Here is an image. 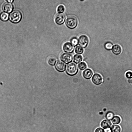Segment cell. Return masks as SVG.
<instances>
[{
  "label": "cell",
  "instance_id": "1",
  "mask_svg": "<svg viewBox=\"0 0 132 132\" xmlns=\"http://www.w3.org/2000/svg\"><path fill=\"white\" fill-rule=\"evenodd\" d=\"M22 18V14L21 12L18 10H15L10 14L9 19L10 21L14 23L20 22Z\"/></svg>",
  "mask_w": 132,
  "mask_h": 132
},
{
  "label": "cell",
  "instance_id": "2",
  "mask_svg": "<svg viewBox=\"0 0 132 132\" xmlns=\"http://www.w3.org/2000/svg\"><path fill=\"white\" fill-rule=\"evenodd\" d=\"M65 69L66 73L71 76L76 75L78 71V69L77 64L73 62L68 64L66 66Z\"/></svg>",
  "mask_w": 132,
  "mask_h": 132
},
{
  "label": "cell",
  "instance_id": "3",
  "mask_svg": "<svg viewBox=\"0 0 132 132\" xmlns=\"http://www.w3.org/2000/svg\"><path fill=\"white\" fill-rule=\"evenodd\" d=\"M65 24L67 27L70 29H73L77 26L78 20L75 16H70L67 18L65 21Z\"/></svg>",
  "mask_w": 132,
  "mask_h": 132
},
{
  "label": "cell",
  "instance_id": "4",
  "mask_svg": "<svg viewBox=\"0 0 132 132\" xmlns=\"http://www.w3.org/2000/svg\"><path fill=\"white\" fill-rule=\"evenodd\" d=\"M89 42V38L87 36L82 34L80 35L78 39V44L80 46L85 48L88 45Z\"/></svg>",
  "mask_w": 132,
  "mask_h": 132
},
{
  "label": "cell",
  "instance_id": "5",
  "mask_svg": "<svg viewBox=\"0 0 132 132\" xmlns=\"http://www.w3.org/2000/svg\"><path fill=\"white\" fill-rule=\"evenodd\" d=\"M60 59L64 63L68 64L72 61L73 56L70 53H63L61 55Z\"/></svg>",
  "mask_w": 132,
  "mask_h": 132
},
{
  "label": "cell",
  "instance_id": "6",
  "mask_svg": "<svg viewBox=\"0 0 132 132\" xmlns=\"http://www.w3.org/2000/svg\"><path fill=\"white\" fill-rule=\"evenodd\" d=\"M65 16L63 13H58L56 15L55 18V21L57 24L61 25L65 22Z\"/></svg>",
  "mask_w": 132,
  "mask_h": 132
},
{
  "label": "cell",
  "instance_id": "7",
  "mask_svg": "<svg viewBox=\"0 0 132 132\" xmlns=\"http://www.w3.org/2000/svg\"><path fill=\"white\" fill-rule=\"evenodd\" d=\"M63 49L64 52L67 53H71L74 50V47L69 42L65 43L63 45Z\"/></svg>",
  "mask_w": 132,
  "mask_h": 132
},
{
  "label": "cell",
  "instance_id": "8",
  "mask_svg": "<svg viewBox=\"0 0 132 132\" xmlns=\"http://www.w3.org/2000/svg\"><path fill=\"white\" fill-rule=\"evenodd\" d=\"M92 80L94 84L96 85H99L102 82L103 78L100 74L96 73L94 74L92 76Z\"/></svg>",
  "mask_w": 132,
  "mask_h": 132
},
{
  "label": "cell",
  "instance_id": "9",
  "mask_svg": "<svg viewBox=\"0 0 132 132\" xmlns=\"http://www.w3.org/2000/svg\"><path fill=\"white\" fill-rule=\"evenodd\" d=\"M55 67L57 71L60 72H62L65 70L66 65L61 61L59 60L56 62Z\"/></svg>",
  "mask_w": 132,
  "mask_h": 132
},
{
  "label": "cell",
  "instance_id": "10",
  "mask_svg": "<svg viewBox=\"0 0 132 132\" xmlns=\"http://www.w3.org/2000/svg\"><path fill=\"white\" fill-rule=\"evenodd\" d=\"M13 9V4L7 2L3 4L2 6V9L5 12L10 13L12 11Z\"/></svg>",
  "mask_w": 132,
  "mask_h": 132
},
{
  "label": "cell",
  "instance_id": "11",
  "mask_svg": "<svg viewBox=\"0 0 132 132\" xmlns=\"http://www.w3.org/2000/svg\"><path fill=\"white\" fill-rule=\"evenodd\" d=\"M82 74L83 77L85 78L89 79L92 77L93 74V72L91 69L87 68L83 71Z\"/></svg>",
  "mask_w": 132,
  "mask_h": 132
},
{
  "label": "cell",
  "instance_id": "12",
  "mask_svg": "<svg viewBox=\"0 0 132 132\" xmlns=\"http://www.w3.org/2000/svg\"><path fill=\"white\" fill-rule=\"evenodd\" d=\"M112 51L114 54L118 55L121 53L122 49L120 45L118 44H115L113 46Z\"/></svg>",
  "mask_w": 132,
  "mask_h": 132
},
{
  "label": "cell",
  "instance_id": "13",
  "mask_svg": "<svg viewBox=\"0 0 132 132\" xmlns=\"http://www.w3.org/2000/svg\"><path fill=\"white\" fill-rule=\"evenodd\" d=\"M111 125V122L107 120H103L101 123V127L105 129L110 128Z\"/></svg>",
  "mask_w": 132,
  "mask_h": 132
},
{
  "label": "cell",
  "instance_id": "14",
  "mask_svg": "<svg viewBox=\"0 0 132 132\" xmlns=\"http://www.w3.org/2000/svg\"><path fill=\"white\" fill-rule=\"evenodd\" d=\"M83 57L82 56L79 54H75L73 57V62L75 63L78 64L82 60Z\"/></svg>",
  "mask_w": 132,
  "mask_h": 132
},
{
  "label": "cell",
  "instance_id": "15",
  "mask_svg": "<svg viewBox=\"0 0 132 132\" xmlns=\"http://www.w3.org/2000/svg\"><path fill=\"white\" fill-rule=\"evenodd\" d=\"M9 18V14L4 12H2L0 14V19L3 21H7Z\"/></svg>",
  "mask_w": 132,
  "mask_h": 132
},
{
  "label": "cell",
  "instance_id": "16",
  "mask_svg": "<svg viewBox=\"0 0 132 132\" xmlns=\"http://www.w3.org/2000/svg\"><path fill=\"white\" fill-rule=\"evenodd\" d=\"M112 132H120L121 128L118 125H113L110 128Z\"/></svg>",
  "mask_w": 132,
  "mask_h": 132
},
{
  "label": "cell",
  "instance_id": "17",
  "mask_svg": "<svg viewBox=\"0 0 132 132\" xmlns=\"http://www.w3.org/2000/svg\"><path fill=\"white\" fill-rule=\"evenodd\" d=\"M56 61V58L53 56H50L47 60V62L49 64L51 65H54L55 64Z\"/></svg>",
  "mask_w": 132,
  "mask_h": 132
},
{
  "label": "cell",
  "instance_id": "18",
  "mask_svg": "<svg viewBox=\"0 0 132 132\" xmlns=\"http://www.w3.org/2000/svg\"><path fill=\"white\" fill-rule=\"evenodd\" d=\"M112 123L113 124H117L119 123L121 121L120 118L118 116H114L111 120Z\"/></svg>",
  "mask_w": 132,
  "mask_h": 132
},
{
  "label": "cell",
  "instance_id": "19",
  "mask_svg": "<svg viewBox=\"0 0 132 132\" xmlns=\"http://www.w3.org/2000/svg\"><path fill=\"white\" fill-rule=\"evenodd\" d=\"M113 44L110 42H106L104 44V46L105 48L107 50H110L112 48Z\"/></svg>",
  "mask_w": 132,
  "mask_h": 132
},
{
  "label": "cell",
  "instance_id": "20",
  "mask_svg": "<svg viewBox=\"0 0 132 132\" xmlns=\"http://www.w3.org/2000/svg\"><path fill=\"white\" fill-rule=\"evenodd\" d=\"M75 51L76 53L78 54H81L83 53L84 50L82 47L79 46H78L76 47Z\"/></svg>",
  "mask_w": 132,
  "mask_h": 132
},
{
  "label": "cell",
  "instance_id": "21",
  "mask_svg": "<svg viewBox=\"0 0 132 132\" xmlns=\"http://www.w3.org/2000/svg\"><path fill=\"white\" fill-rule=\"evenodd\" d=\"M114 116V113L112 111L107 112L105 115L106 118L108 120H111Z\"/></svg>",
  "mask_w": 132,
  "mask_h": 132
},
{
  "label": "cell",
  "instance_id": "22",
  "mask_svg": "<svg viewBox=\"0 0 132 132\" xmlns=\"http://www.w3.org/2000/svg\"><path fill=\"white\" fill-rule=\"evenodd\" d=\"M70 42L72 45L75 47L78 44V39L76 37H73L71 38Z\"/></svg>",
  "mask_w": 132,
  "mask_h": 132
},
{
  "label": "cell",
  "instance_id": "23",
  "mask_svg": "<svg viewBox=\"0 0 132 132\" xmlns=\"http://www.w3.org/2000/svg\"><path fill=\"white\" fill-rule=\"evenodd\" d=\"M79 69L81 70H84L87 68V65L84 62H82L78 64V65Z\"/></svg>",
  "mask_w": 132,
  "mask_h": 132
},
{
  "label": "cell",
  "instance_id": "24",
  "mask_svg": "<svg viewBox=\"0 0 132 132\" xmlns=\"http://www.w3.org/2000/svg\"><path fill=\"white\" fill-rule=\"evenodd\" d=\"M57 10L58 13H62L65 11V8L63 5H60L58 6Z\"/></svg>",
  "mask_w": 132,
  "mask_h": 132
},
{
  "label": "cell",
  "instance_id": "25",
  "mask_svg": "<svg viewBox=\"0 0 132 132\" xmlns=\"http://www.w3.org/2000/svg\"><path fill=\"white\" fill-rule=\"evenodd\" d=\"M125 75L126 77L129 79L132 78V72L129 71L126 72Z\"/></svg>",
  "mask_w": 132,
  "mask_h": 132
},
{
  "label": "cell",
  "instance_id": "26",
  "mask_svg": "<svg viewBox=\"0 0 132 132\" xmlns=\"http://www.w3.org/2000/svg\"><path fill=\"white\" fill-rule=\"evenodd\" d=\"M95 132H105L104 130L102 128L99 127L96 129Z\"/></svg>",
  "mask_w": 132,
  "mask_h": 132
},
{
  "label": "cell",
  "instance_id": "27",
  "mask_svg": "<svg viewBox=\"0 0 132 132\" xmlns=\"http://www.w3.org/2000/svg\"><path fill=\"white\" fill-rule=\"evenodd\" d=\"M105 132H112L110 128H108L105 129L104 130Z\"/></svg>",
  "mask_w": 132,
  "mask_h": 132
},
{
  "label": "cell",
  "instance_id": "28",
  "mask_svg": "<svg viewBox=\"0 0 132 132\" xmlns=\"http://www.w3.org/2000/svg\"><path fill=\"white\" fill-rule=\"evenodd\" d=\"M6 1L7 2L9 3H12L14 1V0H6Z\"/></svg>",
  "mask_w": 132,
  "mask_h": 132
},
{
  "label": "cell",
  "instance_id": "29",
  "mask_svg": "<svg viewBox=\"0 0 132 132\" xmlns=\"http://www.w3.org/2000/svg\"><path fill=\"white\" fill-rule=\"evenodd\" d=\"M131 80H130V79H128V82H129V83H130L131 82Z\"/></svg>",
  "mask_w": 132,
  "mask_h": 132
},
{
  "label": "cell",
  "instance_id": "30",
  "mask_svg": "<svg viewBox=\"0 0 132 132\" xmlns=\"http://www.w3.org/2000/svg\"><path fill=\"white\" fill-rule=\"evenodd\" d=\"M131 80V83L132 84V79Z\"/></svg>",
  "mask_w": 132,
  "mask_h": 132
}]
</instances>
